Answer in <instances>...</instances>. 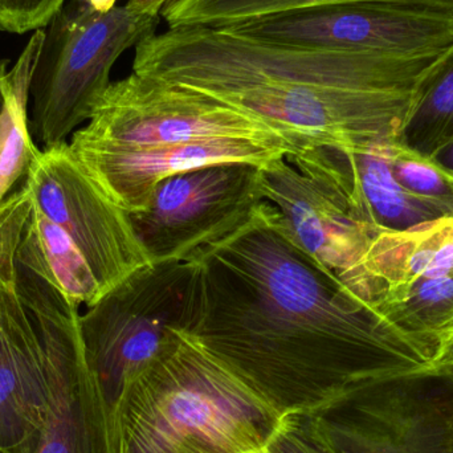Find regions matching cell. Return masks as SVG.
<instances>
[{
    "mask_svg": "<svg viewBox=\"0 0 453 453\" xmlns=\"http://www.w3.org/2000/svg\"><path fill=\"white\" fill-rule=\"evenodd\" d=\"M261 191L296 242L366 306L364 260L377 228L357 220L342 191L300 154L261 166Z\"/></svg>",
    "mask_w": 453,
    "mask_h": 453,
    "instance_id": "8fae6325",
    "label": "cell"
},
{
    "mask_svg": "<svg viewBox=\"0 0 453 453\" xmlns=\"http://www.w3.org/2000/svg\"><path fill=\"white\" fill-rule=\"evenodd\" d=\"M281 415L191 335L132 383L116 415L119 453H250Z\"/></svg>",
    "mask_w": 453,
    "mask_h": 453,
    "instance_id": "3957f363",
    "label": "cell"
},
{
    "mask_svg": "<svg viewBox=\"0 0 453 453\" xmlns=\"http://www.w3.org/2000/svg\"><path fill=\"white\" fill-rule=\"evenodd\" d=\"M431 366L453 372V338L439 350Z\"/></svg>",
    "mask_w": 453,
    "mask_h": 453,
    "instance_id": "44dd1931",
    "label": "cell"
},
{
    "mask_svg": "<svg viewBox=\"0 0 453 453\" xmlns=\"http://www.w3.org/2000/svg\"><path fill=\"white\" fill-rule=\"evenodd\" d=\"M173 2L175 0H129L127 3V7L141 15L158 18L164 8L172 4Z\"/></svg>",
    "mask_w": 453,
    "mask_h": 453,
    "instance_id": "ffe728a7",
    "label": "cell"
},
{
    "mask_svg": "<svg viewBox=\"0 0 453 453\" xmlns=\"http://www.w3.org/2000/svg\"><path fill=\"white\" fill-rule=\"evenodd\" d=\"M313 414L335 453H453V372L367 380Z\"/></svg>",
    "mask_w": 453,
    "mask_h": 453,
    "instance_id": "52a82bcc",
    "label": "cell"
},
{
    "mask_svg": "<svg viewBox=\"0 0 453 453\" xmlns=\"http://www.w3.org/2000/svg\"><path fill=\"white\" fill-rule=\"evenodd\" d=\"M69 149L96 185L127 214L142 211L157 186L180 173L226 162L264 166L289 154L281 146L250 141H207L140 150Z\"/></svg>",
    "mask_w": 453,
    "mask_h": 453,
    "instance_id": "7c38bea8",
    "label": "cell"
},
{
    "mask_svg": "<svg viewBox=\"0 0 453 453\" xmlns=\"http://www.w3.org/2000/svg\"><path fill=\"white\" fill-rule=\"evenodd\" d=\"M44 31L37 29L8 72V101L0 117V203L20 178H26L39 149L32 141L27 105L29 85L42 50Z\"/></svg>",
    "mask_w": 453,
    "mask_h": 453,
    "instance_id": "4fadbf2b",
    "label": "cell"
},
{
    "mask_svg": "<svg viewBox=\"0 0 453 453\" xmlns=\"http://www.w3.org/2000/svg\"><path fill=\"white\" fill-rule=\"evenodd\" d=\"M207 141H250L295 151L256 117L206 93L135 72L109 85L69 146L140 150Z\"/></svg>",
    "mask_w": 453,
    "mask_h": 453,
    "instance_id": "8992f818",
    "label": "cell"
},
{
    "mask_svg": "<svg viewBox=\"0 0 453 453\" xmlns=\"http://www.w3.org/2000/svg\"><path fill=\"white\" fill-rule=\"evenodd\" d=\"M220 29L274 44L399 58L441 55L453 44V15L388 3L324 5Z\"/></svg>",
    "mask_w": 453,
    "mask_h": 453,
    "instance_id": "9c48e42d",
    "label": "cell"
},
{
    "mask_svg": "<svg viewBox=\"0 0 453 453\" xmlns=\"http://www.w3.org/2000/svg\"><path fill=\"white\" fill-rule=\"evenodd\" d=\"M438 56L334 52L182 27L142 40L133 72L206 93L274 130L296 103L321 88L414 93Z\"/></svg>",
    "mask_w": 453,
    "mask_h": 453,
    "instance_id": "7a4b0ae2",
    "label": "cell"
},
{
    "mask_svg": "<svg viewBox=\"0 0 453 453\" xmlns=\"http://www.w3.org/2000/svg\"><path fill=\"white\" fill-rule=\"evenodd\" d=\"M27 226L58 287L72 301L90 308L105 296L76 245L36 209L32 199Z\"/></svg>",
    "mask_w": 453,
    "mask_h": 453,
    "instance_id": "2e32d148",
    "label": "cell"
},
{
    "mask_svg": "<svg viewBox=\"0 0 453 453\" xmlns=\"http://www.w3.org/2000/svg\"><path fill=\"white\" fill-rule=\"evenodd\" d=\"M263 202L261 166L226 162L162 180L148 206L127 217L151 263L190 260L244 225Z\"/></svg>",
    "mask_w": 453,
    "mask_h": 453,
    "instance_id": "ba28073f",
    "label": "cell"
},
{
    "mask_svg": "<svg viewBox=\"0 0 453 453\" xmlns=\"http://www.w3.org/2000/svg\"><path fill=\"white\" fill-rule=\"evenodd\" d=\"M362 2L427 8L453 15V0H175L164 8L161 16L169 28H222L277 13Z\"/></svg>",
    "mask_w": 453,
    "mask_h": 453,
    "instance_id": "5bb4252c",
    "label": "cell"
},
{
    "mask_svg": "<svg viewBox=\"0 0 453 453\" xmlns=\"http://www.w3.org/2000/svg\"><path fill=\"white\" fill-rule=\"evenodd\" d=\"M65 0H0V28L26 34L44 28Z\"/></svg>",
    "mask_w": 453,
    "mask_h": 453,
    "instance_id": "d6986e66",
    "label": "cell"
},
{
    "mask_svg": "<svg viewBox=\"0 0 453 453\" xmlns=\"http://www.w3.org/2000/svg\"><path fill=\"white\" fill-rule=\"evenodd\" d=\"M394 177L407 190L453 217V172L435 157L410 148L401 138L380 142Z\"/></svg>",
    "mask_w": 453,
    "mask_h": 453,
    "instance_id": "e0dca14e",
    "label": "cell"
},
{
    "mask_svg": "<svg viewBox=\"0 0 453 453\" xmlns=\"http://www.w3.org/2000/svg\"><path fill=\"white\" fill-rule=\"evenodd\" d=\"M24 188L36 209L76 245L105 295L151 263L127 212L80 166L69 143L37 151Z\"/></svg>",
    "mask_w": 453,
    "mask_h": 453,
    "instance_id": "30bf717a",
    "label": "cell"
},
{
    "mask_svg": "<svg viewBox=\"0 0 453 453\" xmlns=\"http://www.w3.org/2000/svg\"><path fill=\"white\" fill-rule=\"evenodd\" d=\"M158 18L127 7L97 12L89 5L63 7L44 31L29 85V130L44 149L60 145L82 122L111 82L119 56L156 34Z\"/></svg>",
    "mask_w": 453,
    "mask_h": 453,
    "instance_id": "5b68a950",
    "label": "cell"
},
{
    "mask_svg": "<svg viewBox=\"0 0 453 453\" xmlns=\"http://www.w3.org/2000/svg\"><path fill=\"white\" fill-rule=\"evenodd\" d=\"M191 258L202 276L191 337L281 417L316 411L359 383L433 365L430 349L359 303L311 257L268 202Z\"/></svg>",
    "mask_w": 453,
    "mask_h": 453,
    "instance_id": "6da1fadb",
    "label": "cell"
},
{
    "mask_svg": "<svg viewBox=\"0 0 453 453\" xmlns=\"http://www.w3.org/2000/svg\"><path fill=\"white\" fill-rule=\"evenodd\" d=\"M8 101V72L5 61H0V117L4 113Z\"/></svg>",
    "mask_w": 453,
    "mask_h": 453,
    "instance_id": "7402d4cb",
    "label": "cell"
},
{
    "mask_svg": "<svg viewBox=\"0 0 453 453\" xmlns=\"http://www.w3.org/2000/svg\"><path fill=\"white\" fill-rule=\"evenodd\" d=\"M250 453H266L265 449H261V451L250 452Z\"/></svg>",
    "mask_w": 453,
    "mask_h": 453,
    "instance_id": "d4e9b609",
    "label": "cell"
},
{
    "mask_svg": "<svg viewBox=\"0 0 453 453\" xmlns=\"http://www.w3.org/2000/svg\"><path fill=\"white\" fill-rule=\"evenodd\" d=\"M434 157H435L441 164H443L444 166L449 167V169H451L453 172V141Z\"/></svg>",
    "mask_w": 453,
    "mask_h": 453,
    "instance_id": "cb8c5ba5",
    "label": "cell"
},
{
    "mask_svg": "<svg viewBox=\"0 0 453 453\" xmlns=\"http://www.w3.org/2000/svg\"><path fill=\"white\" fill-rule=\"evenodd\" d=\"M402 141L426 156H436L453 141V44L426 71Z\"/></svg>",
    "mask_w": 453,
    "mask_h": 453,
    "instance_id": "9a60e30c",
    "label": "cell"
},
{
    "mask_svg": "<svg viewBox=\"0 0 453 453\" xmlns=\"http://www.w3.org/2000/svg\"><path fill=\"white\" fill-rule=\"evenodd\" d=\"M84 4L89 5L93 10L97 12H109L116 7L117 0H79Z\"/></svg>",
    "mask_w": 453,
    "mask_h": 453,
    "instance_id": "603a6c76",
    "label": "cell"
},
{
    "mask_svg": "<svg viewBox=\"0 0 453 453\" xmlns=\"http://www.w3.org/2000/svg\"><path fill=\"white\" fill-rule=\"evenodd\" d=\"M201 311V266L191 258L148 264L80 316L88 366L114 434L127 388L194 332Z\"/></svg>",
    "mask_w": 453,
    "mask_h": 453,
    "instance_id": "277c9868",
    "label": "cell"
},
{
    "mask_svg": "<svg viewBox=\"0 0 453 453\" xmlns=\"http://www.w3.org/2000/svg\"><path fill=\"white\" fill-rule=\"evenodd\" d=\"M266 453H335L313 412L282 415L265 447Z\"/></svg>",
    "mask_w": 453,
    "mask_h": 453,
    "instance_id": "ac0fdd59",
    "label": "cell"
}]
</instances>
